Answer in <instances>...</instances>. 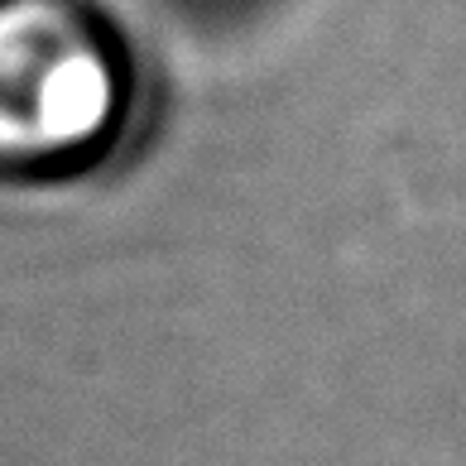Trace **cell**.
<instances>
[{
	"label": "cell",
	"instance_id": "1",
	"mask_svg": "<svg viewBox=\"0 0 466 466\" xmlns=\"http://www.w3.org/2000/svg\"><path fill=\"white\" fill-rule=\"evenodd\" d=\"M126 106V54L87 0H0V168L87 164Z\"/></svg>",
	"mask_w": 466,
	"mask_h": 466
}]
</instances>
